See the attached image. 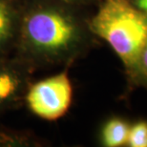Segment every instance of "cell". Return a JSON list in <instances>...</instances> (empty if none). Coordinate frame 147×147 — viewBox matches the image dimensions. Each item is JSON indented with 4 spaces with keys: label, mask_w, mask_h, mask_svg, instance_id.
I'll list each match as a JSON object with an SVG mask.
<instances>
[{
    "label": "cell",
    "mask_w": 147,
    "mask_h": 147,
    "mask_svg": "<svg viewBox=\"0 0 147 147\" xmlns=\"http://www.w3.org/2000/svg\"><path fill=\"white\" fill-rule=\"evenodd\" d=\"M138 83L147 87V41L143 47L139 61V79Z\"/></svg>",
    "instance_id": "obj_8"
},
{
    "label": "cell",
    "mask_w": 147,
    "mask_h": 147,
    "mask_svg": "<svg viewBox=\"0 0 147 147\" xmlns=\"http://www.w3.org/2000/svg\"><path fill=\"white\" fill-rule=\"evenodd\" d=\"M130 127L124 120L112 119L103 126L101 140L104 146L119 147L127 144Z\"/></svg>",
    "instance_id": "obj_4"
},
{
    "label": "cell",
    "mask_w": 147,
    "mask_h": 147,
    "mask_svg": "<svg viewBox=\"0 0 147 147\" xmlns=\"http://www.w3.org/2000/svg\"><path fill=\"white\" fill-rule=\"evenodd\" d=\"M18 80L13 75L7 72H0V102L7 100L16 92Z\"/></svg>",
    "instance_id": "obj_7"
},
{
    "label": "cell",
    "mask_w": 147,
    "mask_h": 147,
    "mask_svg": "<svg viewBox=\"0 0 147 147\" xmlns=\"http://www.w3.org/2000/svg\"><path fill=\"white\" fill-rule=\"evenodd\" d=\"M13 14L6 0H0V47L4 46L11 36Z\"/></svg>",
    "instance_id": "obj_5"
},
{
    "label": "cell",
    "mask_w": 147,
    "mask_h": 147,
    "mask_svg": "<svg viewBox=\"0 0 147 147\" xmlns=\"http://www.w3.org/2000/svg\"><path fill=\"white\" fill-rule=\"evenodd\" d=\"M90 29L112 47L134 82L147 41V16L131 0H104L90 22Z\"/></svg>",
    "instance_id": "obj_1"
},
{
    "label": "cell",
    "mask_w": 147,
    "mask_h": 147,
    "mask_svg": "<svg viewBox=\"0 0 147 147\" xmlns=\"http://www.w3.org/2000/svg\"><path fill=\"white\" fill-rule=\"evenodd\" d=\"M134 5L147 16V0H134Z\"/></svg>",
    "instance_id": "obj_9"
},
{
    "label": "cell",
    "mask_w": 147,
    "mask_h": 147,
    "mask_svg": "<svg viewBox=\"0 0 147 147\" xmlns=\"http://www.w3.org/2000/svg\"><path fill=\"white\" fill-rule=\"evenodd\" d=\"M127 145L147 147V121H140L130 127Z\"/></svg>",
    "instance_id": "obj_6"
},
{
    "label": "cell",
    "mask_w": 147,
    "mask_h": 147,
    "mask_svg": "<svg viewBox=\"0 0 147 147\" xmlns=\"http://www.w3.org/2000/svg\"><path fill=\"white\" fill-rule=\"evenodd\" d=\"M73 88L66 73L51 76L31 87L26 96L30 110L46 120H57L69 110Z\"/></svg>",
    "instance_id": "obj_3"
},
{
    "label": "cell",
    "mask_w": 147,
    "mask_h": 147,
    "mask_svg": "<svg viewBox=\"0 0 147 147\" xmlns=\"http://www.w3.org/2000/svg\"><path fill=\"white\" fill-rule=\"evenodd\" d=\"M23 40L34 55L61 59L76 52L82 41V30L68 11L54 6L31 11L23 23Z\"/></svg>",
    "instance_id": "obj_2"
}]
</instances>
